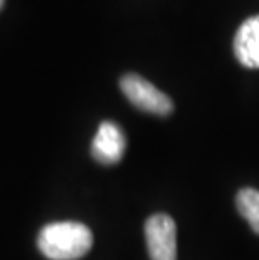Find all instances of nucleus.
Instances as JSON below:
<instances>
[{
	"mask_svg": "<svg viewBox=\"0 0 259 260\" xmlns=\"http://www.w3.org/2000/svg\"><path fill=\"white\" fill-rule=\"evenodd\" d=\"M37 247L49 260H78L93 247V234L84 223L56 222L39 232Z\"/></svg>",
	"mask_w": 259,
	"mask_h": 260,
	"instance_id": "obj_1",
	"label": "nucleus"
},
{
	"mask_svg": "<svg viewBox=\"0 0 259 260\" xmlns=\"http://www.w3.org/2000/svg\"><path fill=\"white\" fill-rule=\"evenodd\" d=\"M150 260H177V225L165 213L152 215L145 223Z\"/></svg>",
	"mask_w": 259,
	"mask_h": 260,
	"instance_id": "obj_3",
	"label": "nucleus"
},
{
	"mask_svg": "<svg viewBox=\"0 0 259 260\" xmlns=\"http://www.w3.org/2000/svg\"><path fill=\"white\" fill-rule=\"evenodd\" d=\"M4 7V0H0V9H2Z\"/></svg>",
	"mask_w": 259,
	"mask_h": 260,
	"instance_id": "obj_7",
	"label": "nucleus"
},
{
	"mask_svg": "<svg viewBox=\"0 0 259 260\" xmlns=\"http://www.w3.org/2000/svg\"><path fill=\"white\" fill-rule=\"evenodd\" d=\"M234 56L247 69H259V15L239 25L233 42Z\"/></svg>",
	"mask_w": 259,
	"mask_h": 260,
	"instance_id": "obj_5",
	"label": "nucleus"
},
{
	"mask_svg": "<svg viewBox=\"0 0 259 260\" xmlns=\"http://www.w3.org/2000/svg\"><path fill=\"white\" fill-rule=\"evenodd\" d=\"M126 149V136L123 129L113 121H103L91 143V156L100 165H117L121 161Z\"/></svg>",
	"mask_w": 259,
	"mask_h": 260,
	"instance_id": "obj_4",
	"label": "nucleus"
},
{
	"mask_svg": "<svg viewBox=\"0 0 259 260\" xmlns=\"http://www.w3.org/2000/svg\"><path fill=\"white\" fill-rule=\"evenodd\" d=\"M236 207L241 217L249 223L252 232L259 235V190H254V188L239 190L236 197Z\"/></svg>",
	"mask_w": 259,
	"mask_h": 260,
	"instance_id": "obj_6",
	"label": "nucleus"
},
{
	"mask_svg": "<svg viewBox=\"0 0 259 260\" xmlns=\"http://www.w3.org/2000/svg\"><path fill=\"white\" fill-rule=\"evenodd\" d=\"M120 87L126 99L141 111L155 116H168L174 111L172 99L138 74H125L120 79Z\"/></svg>",
	"mask_w": 259,
	"mask_h": 260,
	"instance_id": "obj_2",
	"label": "nucleus"
}]
</instances>
